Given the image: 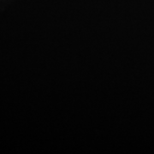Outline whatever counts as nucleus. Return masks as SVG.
Returning a JSON list of instances; mask_svg holds the SVG:
<instances>
[]
</instances>
